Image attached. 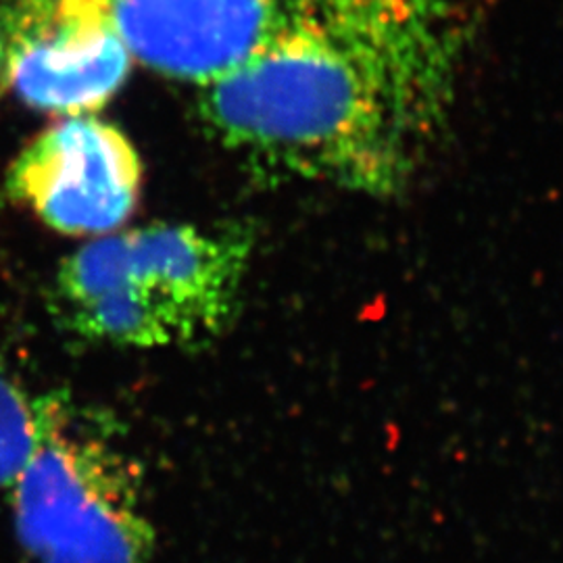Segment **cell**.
Wrapping results in <instances>:
<instances>
[{"mask_svg":"<svg viewBox=\"0 0 563 563\" xmlns=\"http://www.w3.org/2000/svg\"><path fill=\"white\" fill-rule=\"evenodd\" d=\"M470 38L453 0H288L199 113L269 176L395 199L451 120Z\"/></svg>","mask_w":563,"mask_h":563,"instance_id":"cell-1","label":"cell"},{"mask_svg":"<svg viewBox=\"0 0 563 563\" xmlns=\"http://www.w3.org/2000/svg\"><path fill=\"white\" fill-rule=\"evenodd\" d=\"M255 249L242 225L155 223L86 242L51 290L60 325L86 341L180 349L225 332Z\"/></svg>","mask_w":563,"mask_h":563,"instance_id":"cell-2","label":"cell"},{"mask_svg":"<svg viewBox=\"0 0 563 563\" xmlns=\"http://www.w3.org/2000/svg\"><path fill=\"white\" fill-rule=\"evenodd\" d=\"M15 537L32 563H155L141 472L104 434L69 420L11 488Z\"/></svg>","mask_w":563,"mask_h":563,"instance_id":"cell-3","label":"cell"},{"mask_svg":"<svg viewBox=\"0 0 563 563\" xmlns=\"http://www.w3.org/2000/svg\"><path fill=\"white\" fill-rule=\"evenodd\" d=\"M4 188L51 230L97 239L120 230L141 201V155L97 113L60 118L11 163Z\"/></svg>","mask_w":563,"mask_h":563,"instance_id":"cell-4","label":"cell"},{"mask_svg":"<svg viewBox=\"0 0 563 563\" xmlns=\"http://www.w3.org/2000/svg\"><path fill=\"white\" fill-rule=\"evenodd\" d=\"M0 34L13 90L57 118L101 111L134 63L101 0H7Z\"/></svg>","mask_w":563,"mask_h":563,"instance_id":"cell-5","label":"cell"},{"mask_svg":"<svg viewBox=\"0 0 563 563\" xmlns=\"http://www.w3.org/2000/svg\"><path fill=\"white\" fill-rule=\"evenodd\" d=\"M288 0H101L134 63L174 80L211 84L249 59Z\"/></svg>","mask_w":563,"mask_h":563,"instance_id":"cell-6","label":"cell"},{"mask_svg":"<svg viewBox=\"0 0 563 563\" xmlns=\"http://www.w3.org/2000/svg\"><path fill=\"white\" fill-rule=\"evenodd\" d=\"M69 416L57 395L32 393L0 367V495L11 493L41 444Z\"/></svg>","mask_w":563,"mask_h":563,"instance_id":"cell-7","label":"cell"},{"mask_svg":"<svg viewBox=\"0 0 563 563\" xmlns=\"http://www.w3.org/2000/svg\"><path fill=\"white\" fill-rule=\"evenodd\" d=\"M4 71V46H2V34H0V74Z\"/></svg>","mask_w":563,"mask_h":563,"instance_id":"cell-8","label":"cell"}]
</instances>
